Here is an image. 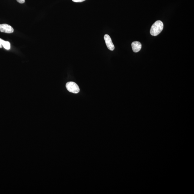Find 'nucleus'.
I'll use <instances>...</instances> for the list:
<instances>
[{
	"instance_id": "nucleus-1",
	"label": "nucleus",
	"mask_w": 194,
	"mask_h": 194,
	"mask_svg": "<svg viewBox=\"0 0 194 194\" xmlns=\"http://www.w3.org/2000/svg\"><path fill=\"white\" fill-rule=\"evenodd\" d=\"M164 24L161 21L155 22L152 26L150 29V34L153 36H157L163 30Z\"/></svg>"
},
{
	"instance_id": "nucleus-2",
	"label": "nucleus",
	"mask_w": 194,
	"mask_h": 194,
	"mask_svg": "<svg viewBox=\"0 0 194 194\" xmlns=\"http://www.w3.org/2000/svg\"><path fill=\"white\" fill-rule=\"evenodd\" d=\"M66 87L67 90L70 92L77 94L79 92V87L76 83L73 82H69L67 83Z\"/></svg>"
},
{
	"instance_id": "nucleus-3",
	"label": "nucleus",
	"mask_w": 194,
	"mask_h": 194,
	"mask_svg": "<svg viewBox=\"0 0 194 194\" xmlns=\"http://www.w3.org/2000/svg\"><path fill=\"white\" fill-rule=\"evenodd\" d=\"M0 32L8 33H12L14 32V29L8 24H0Z\"/></svg>"
},
{
	"instance_id": "nucleus-4",
	"label": "nucleus",
	"mask_w": 194,
	"mask_h": 194,
	"mask_svg": "<svg viewBox=\"0 0 194 194\" xmlns=\"http://www.w3.org/2000/svg\"><path fill=\"white\" fill-rule=\"evenodd\" d=\"M104 39L106 42V46L110 50L113 51L114 50L115 47L113 42H112L111 38L108 35H105L104 36Z\"/></svg>"
},
{
	"instance_id": "nucleus-5",
	"label": "nucleus",
	"mask_w": 194,
	"mask_h": 194,
	"mask_svg": "<svg viewBox=\"0 0 194 194\" xmlns=\"http://www.w3.org/2000/svg\"><path fill=\"white\" fill-rule=\"evenodd\" d=\"M132 47L133 50L135 52H139L142 48V45L140 42H134L132 44Z\"/></svg>"
},
{
	"instance_id": "nucleus-6",
	"label": "nucleus",
	"mask_w": 194,
	"mask_h": 194,
	"mask_svg": "<svg viewBox=\"0 0 194 194\" xmlns=\"http://www.w3.org/2000/svg\"><path fill=\"white\" fill-rule=\"evenodd\" d=\"M2 46L6 49L10 50L11 48V45L9 42L7 41H5L3 40L2 42Z\"/></svg>"
},
{
	"instance_id": "nucleus-7",
	"label": "nucleus",
	"mask_w": 194,
	"mask_h": 194,
	"mask_svg": "<svg viewBox=\"0 0 194 194\" xmlns=\"http://www.w3.org/2000/svg\"><path fill=\"white\" fill-rule=\"evenodd\" d=\"M72 1L74 2H82L86 0H72Z\"/></svg>"
},
{
	"instance_id": "nucleus-8",
	"label": "nucleus",
	"mask_w": 194,
	"mask_h": 194,
	"mask_svg": "<svg viewBox=\"0 0 194 194\" xmlns=\"http://www.w3.org/2000/svg\"><path fill=\"white\" fill-rule=\"evenodd\" d=\"M17 1L21 4L24 3L25 2V0H17Z\"/></svg>"
},
{
	"instance_id": "nucleus-9",
	"label": "nucleus",
	"mask_w": 194,
	"mask_h": 194,
	"mask_svg": "<svg viewBox=\"0 0 194 194\" xmlns=\"http://www.w3.org/2000/svg\"><path fill=\"white\" fill-rule=\"evenodd\" d=\"M3 39L0 38V48H2V42L3 41Z\"/></svg>"
}]
</instances>
